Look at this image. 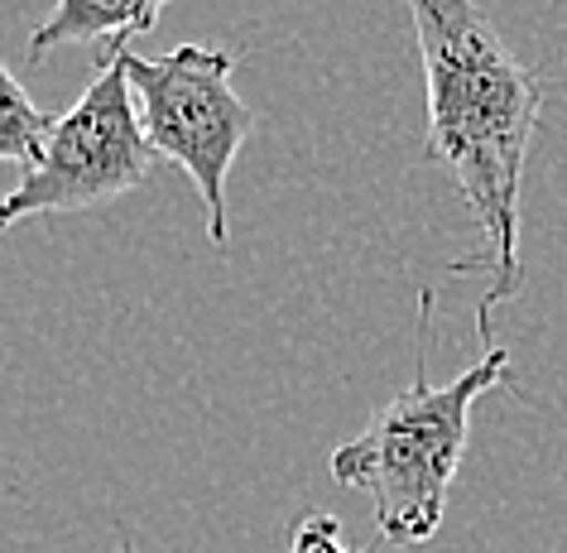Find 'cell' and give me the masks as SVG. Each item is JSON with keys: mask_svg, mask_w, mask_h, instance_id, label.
Masks as SVG:
<instances>
[{"mask_svg": "<svg viewBox=\"0 0 567 553\" xmlns=\"http://www.w3.org/2000/svg\"><path fill=\"white\" fill-rule=\"evenodd\" d=\"M409 16L429 92V160L452 174L491 246L481 260L486 294L476 308L486 337L491 314L524 285L519 183L544 111V88L476 0H409Z\"/></svg>", "mask_w": 567, "mask_h": 553, "instance_id": "1", "label": "cell"}, {"mask_svg": "<svg viewBox=\"0 0 567 553\" xmlns=\"http://www.w3.org/2000/svg\"><path fill=\"white\" fill-rule=\"evenodd\" d=\"M423 366L429 361L419 351L414 386L380 404L371 423L337 443L328 458L332 481L371 495L380 534L400 549L429 544L437 534L447 515V491L466 458V438H472V409L505 380L509 351L491 347L447 386H433Z\"/></svg>", "mask_w": 567, "mask_h": 553, "instance_id": "2", "label": "cell"}, {"mask_svg": "<svg viewBox=\"0 0 567 553\" xmlns=\"http://www.w3.org/2000/svg\"><path fill=\"white\" fill-rule=\"evenodd\" d=\"M236 53L178 44L159 59H140L125 44V88L135 96V116L150 150L174 160L207 207L212 246H226V174L240 145L255 135V111L231 88Z\"/></svg>", "mask_w": 567, "mask_h": 553, "instance_id": "3", "label": "cell"}, {"mask_svg": "<svg viewBox=\"0 0 567 553\" xmlns=\"http://www.w3.org/2000/svg\"><path fill=\"white\" fill-rule=\"evenodd\" d=\"M154 164L159 154L140 131L135 96L125 88V44H111L78 102L53 116L39 160L16 188L0 193V232L24 217L116 203L154 174Z\"/></svg>", "mask_w": 567, "mask_h": 553, "instance_id": "4", "label": "cell"}, {"mask_svg": "<svg viewBox=\"0 0 567 553\" xmlns=\"http://www.w3.org/2000/svg\"><path fill=\"white\" fill-rule=\"evenodd\" d=\"M168 0H53V10L34 24L30 34V59L44 63L53 49L68 44H131L135 34H150L159 24Z\"/></svg>", "mask_w": 567, "mask_h": 553, "instance_id": "5", "label": "cell"}, {"mask_svg": "<svg viewBox=\"0 0 567 553\" xmlns=\"http://www.w3.org/2000/svg\"><path fill=\"white\" fill-rule=\"evenodd\" d=\"M49 125H53V116L20 88L16 73L0 63V160L30 168L39 160V150H44Z\"/></svg>", "mask_w": 567, "mask_h": 553, "instance_id": "6", "label": "cell"}, {"mask_svg": "<svg viewBox=\"0 0 567 553\" xmlns=\"http://www.w3.org/2000/svg\"><path fill=\"white\" fill-rule=\"evenodd\" d=\"M289 553H357V549L342 539V524L332 515H308V520H299V530H293Z\"/></svg>", "mask_w": 567, "mask_h": 553, "instance_id": "7", "label": "cell"}, {"mask_svg": "<svg viewBox=\"0 0 567 553\" xmlns=\"http://www.w3.org/2000/svg\"><path fill=\"white\" fill-rule=\"evenodd\" d=\"M121 553H131V544H125V549H121Z\"/></svg>", "mask_w": 567, "mask_h": 553, "instance_id": "8", "label": "cell"}]
</instances>
